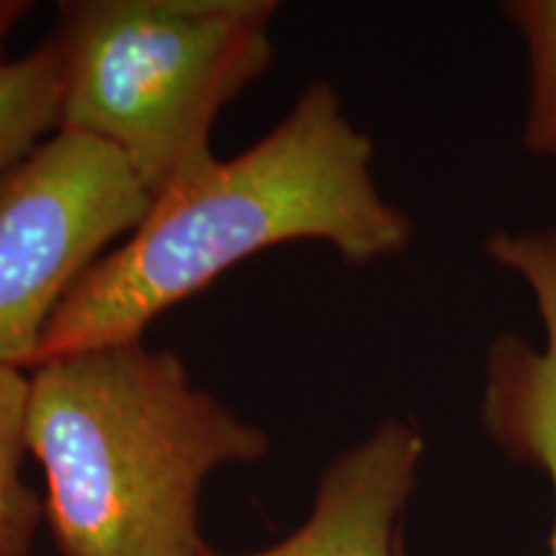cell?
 Segmentation results:
<instances>
[{"mask_svg": "<svg viewBox=\"0 0 556 556\" xmlns=\"http://www.w3.org/2000/svg\"><path fill=\"white\" fill-rule=\"evenodd\" d=\"M274 0H67L60 129L119 150L152 199L217 163L212 129L274 60Z\"/></svg>", "mask_w": 556, "mask_h": 556, "instance_id": "obj_3", "label": "cell"}, {"mask_svg": "<svg viewBox=\"0 0 556 556\" xmlns=\"http://www.w3.org/2000/svg\"><path fill=\"white\" fill-rule=\"evenodd\" d=\"M29 384L26 443L62 556H199L204 479L268 454L263 428L142 340L50 358Z\"/></svg>", "mask_w": 556, "mask_h": 556, "instance_id": "obj_2", "label": "cell"}, {"mask_svg": "<svg viewBox=\"0 0 556 556\" xmlns=\"http://www.w3.org/2000/svg\"><path fill=\"white\" fill-rule=\"evenodd\" d=\"M484 253L531 289L544 340L533 345L518 332L492 340L484 361L482 426L507 456L541 469L552 482L548 552L556 556V227L495 232L484 240Z\"/></svg>", "mask_w": 556, "mask_h": 556, "instance_id": "obj_5", "label": "cell"}, {"mask_svg": "<svg viewBox=\"0 0 556 556\" xmlns=\"http://www.w3.org/2000/svg\"><path fill=\"white\" fill-rule=\"evenodd\" d=\"M31 11V3L26 0H0V62H3L5 41H9L11 31L16 29L18 21Z\"/></svg>", "mask_w": 556, "mask_h": 556, "instance_id": "obj_10", "label": "cell"}, {"mask_svg": "<svg viewBox=\"0 0 556 556\" xmlns=\"http://www.w3.org/2000/svg\"><path fill=\"white\" fill-rule=\"evenodd\" d=\"M503 13L526 47L523 144L531 155L556 160V0H507Z\"/></svg>", "mask_w": 556, "mask_h": 556, "instance_id": "obj_9", "label": "cell"}, {"mask_svg": "<svg viewBox=\"0 0 556 556\" xmlns=\"http://www.w3.org/2000/svg\"><path fill=\"white\" fill-rule=\"evenodd\" d=\"M152 201L119 150L67 129L0 173V366H37L62 302Z\"/></svg>", "mask_w": 556, "mask_h": 556, "instance_id": "obj_4", "label": "cell"}, {"mask_svg": "<svg viewBox=\"0 0 556 556\" xmlns=\"http://www.w3.org/2000/svg\"><path fill=\"white\" fill-rule=\"evenodd\" d=\"M62 62L52 39L13 62H0V173L60 129Z\"/></svg>", "mask_w": 556, "mask_h": 556, "instance_id": "obj_7", "label": "cell"}, {"mask_svg": "<svg viewBox=\"0 0 556 556\" xmlns=\"http://www.w3.org/2000/svg\"><path fill=\"white\" fill-rule=\"evenodd\" d=\"M426 438L413 420L387 417L345 448L319 479L309 518L281 544L240 556H394ZM199 556H232L204 548Z\"/></svg>", "mask_w": 556, "mask_h": 556, "instance_id": "obj_6", "label": "cell"}, {"mask_svg": "<svg viewBox=\"0 0 556 556\" xmlns=\"http://www.w3.org/2000/svg\"><path fill=\"white\" fill-rule=\"evenodd\" d=\"M374 157L338 90L312 83L253 148L152 201L142 225L62 302L37 366L142 340L163 312L283 242H328L351 266L405 253L413 219L379 191Z\"/></svg>", "mask_w": 556, "mask_h": 556, "instance_id": "obj_1", "label": "cell"}, {"mask_svg": "<svg viewBox=\"0 0 556 556\" xmlns=\"http://www.w3.org/2000/svg\"><path fill=\"white\" fill-rule=\"evenodd\" d=\"M29 389L21 368L0 366V556H29L45 518V505L21 475L29 454Z\"/></svg>", "mask_w": 556, "mask_h": 556, "instance_id": "obj_8", "label": "cell"}]
</instances>
